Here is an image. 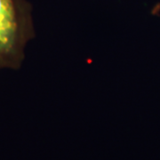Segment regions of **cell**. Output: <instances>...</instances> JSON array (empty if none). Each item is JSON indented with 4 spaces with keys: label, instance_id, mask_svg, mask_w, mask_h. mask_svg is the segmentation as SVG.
I'll use <instances>...</instances> for the list:
<instances>
[{
    "label": "cell",
    "instance_id": "1",
    "mask_svg": "<svg viewBox=\"0 0 160 160\" xmlns=\"http://www.w3.org/2000/svg\"><path fill=\"white\" fill-rule=\"evenodd\" d=\"M24 33L16 0H0V67L17 62Z\"/></svg>",
    "mask_w": 160,
    "mask_h": 160
}]
</instances>
